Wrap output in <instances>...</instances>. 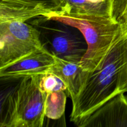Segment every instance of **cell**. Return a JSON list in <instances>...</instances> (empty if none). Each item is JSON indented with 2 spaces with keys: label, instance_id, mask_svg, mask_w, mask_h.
<instances>
[{
  "label": "cell",
  "instance_id": "277c9868",
  "mask_svg": "<svg viewBox=\"0 0 127 127\" xmlns=\"http://www.w3.org/2000/svg\"><path fill=\"white\" fill-rule=\"evenodd\" d=\"M35 21L40 37L47 40V50L52 55L68 62L81 63L88 50L86 41L80 31L61 22L41 16Z\"/></svg>",
  "mask_w": 127,
  "mask_h": 127
},
{
  "label": "cell",
  "instance_id": "8fae6325",
  "mask_svg": "<svg viewBox=\"0 0 127 127\" xmlns=\"http://www.w3.org/2000/svg\"><path fill=\"white\" fill-rule=\"evenodd\" d=\"M66 91H59L46 93L45 101V116L52 120H58L64 114L67 97Z\"/></svg>",
  "mask_w": 127,
  "mask_h": 127
},
{
  "label": "cell",
  "instance_id": "30bf717a",
  "mask_svg": "<svg viewBox=\"0 0 127 127\" xmlns=\"http://www.w3.org/2000/svg\"><path fill=\"white\" fill-rule=\"evenodd\" d=\"M51 1L58 10L53 16L58 14H97L110 16V2L95 3L89 0Z\"/></svg>",
  "mask_w": 127,
  "mask_h": 127
},
{
  "label": "cell",
  "instance_id": "3957f363",
  "mask_svg": "<svg viewBox=\"0 0 127 127\" xmlns=\"http://www.w3.org/2000/svg\"><path fill=\"white\" fill-rule=\"evenodd\" d=\"M45 97L36 75L21 78L2 102L0 127H43Z\"/></svg>",
  "mask_w": 127,
  "mask_h": 127
},
{
  "label": "cell",
  "instance_id": "9c48e42d",
  "mask_svg": "<svg viewBox=\"0 0 127 127\" xmlns=\"http://www.w3.org/2000/svg\"><path fill=\"white\" fill-rule=\"evenodd\" d=\"M55 63L48 71L60 78L68 87L69 96L74 101L85 85L90 72L85 70L80 63L68 62L55 57Z\"/></svg>",
  "mask_w": 127,
  "mask_h": 127
},
{
  "label": "cell",
  "instance_id": "8992f818",
  "mask_svg": "<svg viewBox=\"0 0 127 127\" xmlns=\"http://www.w3.org/2000/svg\"><path fill=\"white\" fill-rule=\"evenodd\" d=\"M58 11L51 0H0V23L26 22L41 16L49 17Z\"/></svg>",
  "mask_w": 127,
  "mask_h": 127
},
{
  "label": "cell",
  "instance_id": "7a4b0ae2",
  "mask_svg": "<svg viewBox=\"0 0 127 127\" xmlns=\"http://www.w3.org/2000/svg\"><path fill=\"white\" fill-rule=\"evenodd\" d=\"M45 18L71 26L81 31L86 41L88 50L80 64L89 72L102 65L112 48L127 33V26L107 15L58 14Z\"/></svg>",
  "mask_w": 127,
  "mask_h": 127
},
{
  "label": "cell",
  "instance_id": "7c38bea8",
  "mask_svg": "<svg viewBox=\"0 0 127 127\" xmlns=\"http://www.w3.org/2000/svg\"><path fill=\"white\" fill-rule=\"evenodd\" d=\"M36 76L40 89L45 93L59 91H68L66 84L60 78L53 73L48 72L38 74Z\"/></svg>",
  "mask_w": 127,
  "mask_h": 127
},
{
  "label": "cell",
  "instance_id": "6da1fadb",
  "mask_svg": "<svg viewBox=\"0 0 127 127\" xmlns=\"http://www.w3.org/2000/svg\"><path fill=\"white\" fill-rule=\"evenodd\" d=\"M127 93V33L114 46L102 65L90 72L85 85L72 102L70 120L78 126L101 105Z\"/></svg>",
  "mask_w": 127,
  "mask_h": 127
},
{
  "label": "cell",
  "instance_id": "ba28073f",
  "mask_svg": "<svg viewBox=\"0 0 127 127\" xmlns=\"http://www.w3.org/2000/svg\"><path fill=\"white\" fill-rule=\"evenodd\" d=\"M78 127H127V95L121 93L110 99Z\"/></svg>",
  "mask_w": 127,
  "mask_h": 127
},
{
  "label": "cell",
  "instance_id": "4fadbf2b",
  "mask_svg": "<svg viewBox=\"0 0 127 127\" xmlns=\"http://www.w3.org/2000/svg\"><path fill=\"white\" fill-rule=\"evenodd\" d=\"M110 12L114 21L127 27V0H110Z\"/></svg>",
  "mask_w": 127,
  "mask_h": 127
},
{
  "label": "cell",
  "instance_id": "5b68a950",
  "mask_svg": "<svg viewBox=\"0 0 127 127\" xmlns=\"http://www.w3.org/2000/svg\"><path fill=\"white\" fill-rule=\"evenodd\" d=\"M44 48L35 26L18 21L0 23V68Z\"/></svg>",
  "mask_w": 127,
  "mask_h": 127
},
{
  "label": "cell",
  "instance_id": "52a82bcc",
  "mask_svg": "<svg viewBox=\"0 0 127 127\" xmlns=\"http://www.w3.org/2000/svg\"><path fill=\"white\" fill-rule=\"evenodd\" d=\"M55 63V56L45 48L0 68V78L3 80L21 79L48 73Z\"/></svg>",
  "mask_w": 127,
  "mask_h": 127
}]
</instances>
